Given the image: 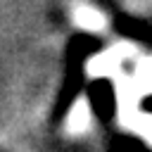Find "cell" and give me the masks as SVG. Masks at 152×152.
Segmentation results:
<instances>
[{"mask_svg": "<svg viewBox=\"0 0 152 152\" xmlns=\"http://www.w3.org/2000/svg\"><path fill=\"white\" fill-rule=\"evenodd\" d=\"M74 21H76L81 28L90 31V33H100V31H104V26H107L104 14H100L97 10L86 7V5H81V7L74 10Z\"/></svg>", "mask_w": 152, "mask_h": 152, "instance_id": "obj_1", "label": "cell"}, {"mask_svg": "<svg viewBox=\"0 0 152 152\" xmlns=\"http://www.w3.org/2000/svg\"><path fill=\"white\" fill-rule=\"evenodd\" d=\"M90 124V107H88V100L81 97L78 102H74V107L69 109V116H66V128L69 133H81L86 131Z\"/></svg>", "mask_w": 152, "mask_h": 152, "instance_id": "obj_2", "label": "cell"}]
</instances>
